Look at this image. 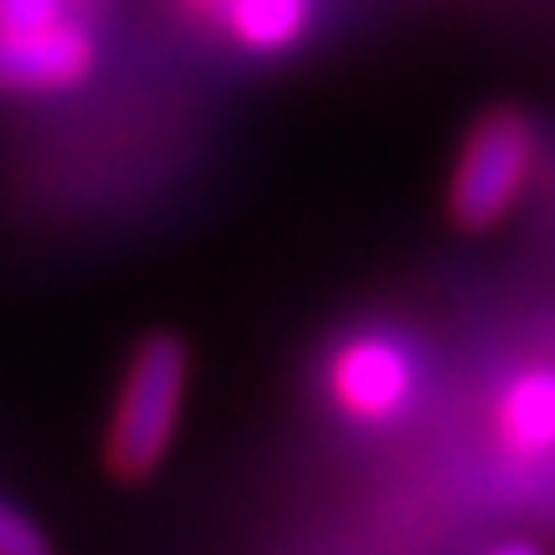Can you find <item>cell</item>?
Wrapping results in <instances>:
<instances>
[{"label":"cell","mask_w":555,"mask_h":555,"mask_svg":"<svg viewBox=\"0 0 555 555\" xmlns=\"http://www.w3.org/2000/svg\"><path fill=\"white\" fill-rule=\"evenodd\" d=\"M0 21H5V37L57 26V21H67V0H0Z\"/></svg>","instance_id":"ba28073f"},{"label":"cell","mask_w":555,"mask_h":555,"mask_svg":"<svg viewBox=\"0 0 555 555\" xmlns=\"http://www.w3.org/2000/svg\"><path fill=\"white\" fill-rule=\"evenodd\" d=\"M185 386H191L185 339L170 335V330H155V335L139 339L129 365H124L108 437H103V463L119 483H144L165 463L180 427Z\"/></svg>","instance_id":"6da1fadb"},{"label":"cell","mask_w":555,"mask_h":555,"mask_svg":"<svg viewBox=\"0 0 555 555\" xmlns=\"http://www.w3.org/2000/svg\"><path fill=\"white\" fill-rule=\"evenodd\" d=\"M0 73L16 99L67 93L93 73V37L73 16L57 26H37V31H11L0 41Z\"/></svg>","instance_id":"277c9868"},{"label":"cell","mask_w":555,"mask_h":555,"mask_svg":"<svg viewBox=\"0 0 555 555\" xmlns=\"http://www.w3.org/2000/svg\"><path fill=\"white\" fill-rule=\"evenodd\" d=\"M478 555H545L535 545V540H499V545H489V551H478Z\"/></svg>","instance_id":"9c48e42d"},{"label":"cell","mask_w":555,"mask_h":555,"mask_svg":"<svg viewBox=\"0 0 555 555\" xmlns=\"http://www.w3.org/2000/svg\"><path fill=\"white\" fill-rule=\"evenodd\" d=\"M330 397L360 427H391L416 401V360L397 335H350L330 356Z\"/></svg>","instance_id":"3957f363"},{"label":"cell","mask_w":555,"mask_h":555,"mask_svg":"<svg viewBox=\"0 0 555 555\" xmlns=\"http://www.w3.org/2000/svg\"><path fill=\"white\" fill-rule=\"evenodd\" d=\"M0 555H52V540L21 504L0 509Z\"/></svg>","instance_id":"52a82bcc"},{"label":"cell","mask_w":555,"mask_h":555,"mask_svg":"<svg viewBox=\"0 0 555 555\" xmlns=\"http://www.w3.org/2000/svg\"><path fill=\"white\" fill-rule=\"evenodd\" d=\"M535 170V124L519 108H489L463 134L448 185V217L463 232H489L515 211Z\"/></svg>","instance_id":"7a4b0ae2"},{"label":"cell","mask_w":555,"mask_h":555,"mask_svg":"<svg viewBox=\"0 0 555 555\" xmlns=\"http://www.w3.org/2000/svg\"><path fill=\"white\" fill-rule=\"evenodd\" d=\"M314 0H221V26L253 57H283L309 37Z\"/></svg>","instance_id":"8992f818"},{"label":"cell","mask_w":555,"mask_h":555,"mask_svg":"<svg viewBox=\"0 0 555 555\" xmlns=\"http://www.w3.org/2000/svg\"><path fill=\"white\" fill-rule=\"evenodd\" d=\"M494 437L509 457L555 453V371H519L494 401Z\"/></svg>","instance_id":"5b68a950"}]
</instances>
